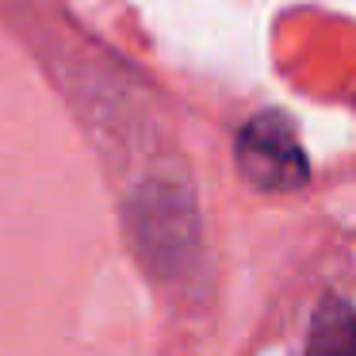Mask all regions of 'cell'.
<instances>
[{
	"label": "cell",
	"instance_id": "cell-2",
	"mask_svg": "<svg viewBox=\"0 0 356 356\" xmlns=\"http://www.w3.org/2000/svg\"><path fill=\"white\" fill-rule=\"evenodd\" d=\"M310 356H356V310L325 302L310 325Z\"/></svg>",
	"mask_w": 356,
	"mask_h": 356
},
{
	"label": "cell",
	"instance_id": "cell-1",
	"mask_svg": "<svg viewBox=\"0 0 356 356\" xmlns=\"http://www.w3.org/2000/svg\"><path fill=\"white\" fill-rule=\"evenodd\" d=\"M238 165L249 184L264 192H287L307 180V157L295 138V127L276 111L245 123V131L238 134Z\"/></svg>",
	"mask_w": 356,
	"mask_h": 356
}]
</instances>
